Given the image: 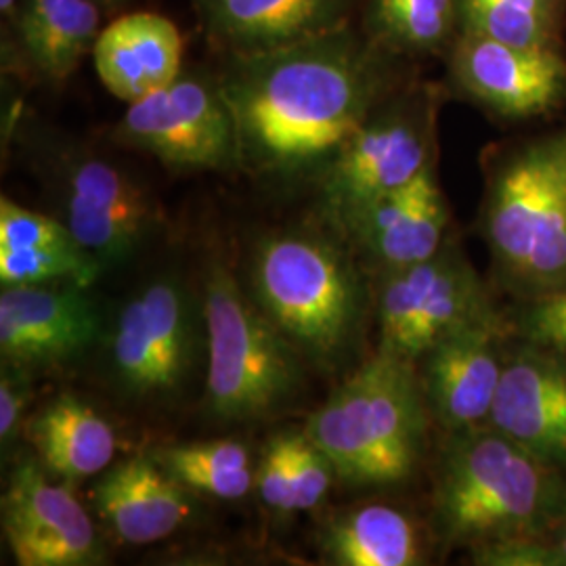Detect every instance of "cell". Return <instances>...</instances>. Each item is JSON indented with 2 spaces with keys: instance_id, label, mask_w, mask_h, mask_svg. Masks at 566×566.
Wrapping results in <instances>:
<instances>
[{
  "instance_id": "6da1fadb",
  "label": "cell",
  "mask_w": 566,
  "mask_h": 566,
  "mask_svg": "<svg viewBox=\"0 0 566 566\" xmlns=\"http://www.w3.org/2000/svg\"><path fill=\"white\" fill-rule=\"evenodd\" d=\"M242 160L296 172L329 160L385 99L382 67L343 28L280 49L243 53L219 84Z\"/></svg>"
},
{
  "instance_id": "7a4b0ae2",
  "label": "cell",
  "mask_w": 566,
  "mask_h": 566,
  "mask_svg": "<svg viewBox=\"0 0 566 566\" xmlns=\"http://www.w3.org/2000/svg\"><path fill=\"white\" fill-rule=\"evenodd\" d=\"M566 516V474L491 426L446 432L432 533L449 547L547 535Z\"/></svg>"
},
{
  "instance_id": "3957f363",
  "label": "cell",
  "mask_w": 566,
  "mask_h": 566,
  "mask_svg": "<svg viewBox=\"0 0 566 566\" xmlns=\"http://www.w3.org/2000/svg\"><path fill=\"white\" fill-rule=\"evenodd\" d=\"M432 422L418 365L378 350L308 418L304 432L340 483L388 489L418 476Z\"/></svg>"
},
{
  "instance_id": "277c9868",
  "label": "cell",
  "mask_w": 566,
  "mask_h": 566,
  "mask_svg": "<svg viewBox=\"0 0 566 566\" xmlns=\"http://www.w3.org/2000/svg\"><path fill=\"white\" fill-rule=\"evenodd\" d=\"M479 224L491 285L512 303L565 285L566 126L493 158Z\"/></svg>"
},
{
  "instance_id": "5b68a950",
  "label": "cell",
  "mask_w": 566,
  "mask_h": 566,
  "mask_svg": "<svg viewBox=\"0 0 566 566\" xmlns=\"http://www.w3.org/2000/svg\"><path fill=\"white\" fill-rule=\"evenodd\" d=\"M252 298L301 355L334 365L357 340L364 290L338 243L317 233H275L256 245Z\"/></svg>"
},
{
  "instance_id": "8992f818",
  "label": "cell",
  "mask_w": 566,
  "mask_h": 566,
  "mask_svg": "<svg viewBox=\"0 0 566 566\" xmlns=\"http://www.w3.org/2000/svg\"><path fill=\"white\" fill-rule=\"evenodd\" d=\"M208 340L206 407L221 422H254L277 413L303 386L301 353L223 263L203 275Z\"/></svg>"
},
{
  "instance_id": "52a82bcc",
  "label": "cell",
  "mask_w": 566,
  "mask_h": 566,
  "mask_svg": "<svg viewBox=\"0 0 566 566\" xmlns=\"http://www.w3.org/2000/svg\"><path fill=\"white\" fill-rule=\"evenodd\" d=\"M493 287L476 273L458 240L422 263L378 275V350L418 364L449 334L502 315Z\"/></svg>"
},
{
  "instance_id": "ba28073f",
  "label": "cell",
  "mask_w": 566,
  "mask_h": 566,
  "mask_svg": "<svg viewBox=\"0 0 566 566\" xmlns=\"http://www.w3.org/2000/svg\"><path fill=\"white\" fill-rule=\"evenodd\" d=\"M198 355V317L181 283L156 280L122 306L109 336V364L128 397L175 399Z\"/></svg>"
},
{
  "instance_id": "9c48e42d",
  "label": "cell",
  "mask_w": 566,
  "mask_h": 566,
  "mask_svg": "<svg viewBox=\"0 0 566 566\" xmlns=\"http://www.w3.org/2000/svg\"><path fill=\"white\" fill-rule=\"evenodd\" d=\"M434 109L430 99L376 109L329 158L325 200L338 223L401 189L432 164Z\"/></svg>"
},
{
  "instance_id": "30bf717a",
  "label": "cell",
  "mask_w": 566,
  "mask_h": 566,
  "mask_svg": "<svg viewBox=\"0 0 566 566\" xmlns=\"http://www.w3.org/2000/svg\"><path fill=\"white\" fill-rule=\"evenodd\" d=\"M118 135L175 168L227 170L242 160L235 118L219 86L179 76L128 103Z\"/></svg>"
},
{
  "instance_id": "8fae6325",
  "label": "cell",
  "mask_w": 566,
  "mask_h": 566,
  "mask_svg": "<svg viewBox=\"0 0 566 566\" xmlns=\"http://www.w3.org/2000/svg\"><path fill=\"white\" fill-rule=\"evenodd\" d=\"M0 514L4 539L18 565L93 566L105 558L88 510L39 460L13 465Z\"/></svg>"
},
{
  "instance_id": "7c38bea8",
  "label": "cell",
  "mask_w": 566,
  "mask_h": 566,
  "mask_svg": "<svg viewBox=\"0 0 566 566\" xmlns=\"http://www.w3.org/2000/svg\"><path fill=\"white\" fill-rule=\"evenodd\" d=\"M451 78L470 102L510 122L544 118L566 105V57L560 49H526L462 32Z\"/></svg>"
},
{
  "instance_id": "4fadbf2b",
  "label": "cell",
  "mask_w": 566,
  "mask_h": 566,
  "mask_svg": "<svg viewBox=\"0 0 566 566\" xmlns=\"http://www.w3.org/2000/svg\"><path fill=\"white\" fill-rule=\"evenodd\" d=\"M63 210V223L103 271L128 261L163 223L160 206L149 191L102 158L70 164Z\"/></svg>"
},
{
  "instance_id": "5bb4252c",
  "label": "cell",
  "mask_w": 566,
  "mask_h": 566,
  "mask_svg": "<svg viewBox=\"0 0 566 566\" xmlns=\"http://www.w3.org/2000/svg\"><path fill=\"white\" fill-rule=\"evenodd\" d=\"M86 290L76 283L2 285V364L30 371L82 357L102 334L99 308Z\"/></svg>"
},
{
  "instance_id": "9a60e30c",
  "label": "cell",
  "mask_w": 566,
  "mask_h": 566,
  "mask_svg": "<svg viewBox=\"0 0 566 566\" xmlns=\"http://www.w3.org/2000/svg\"><path fill=\"white\" fill-rule=\"evenodd\" d=\"M512 329L502 315L468 325L430 346L418 361L426 403L443 432L489 424Z\"/></svg>"
},
{
  "instance_id": "2e32d148",
  "label": "cell",
  "mask_w": 566,
  "mask_h": 566,
  "mask_svg": "<svg viewBox=\"0 0 566 566\" xmlns=\"http://www.w3.org/2000/svg\"><path fill=\"white\" fill-rule=\"evenodd\" d=\"M489 426L566 474V355L512 334Z\"/></svg>"
},
{
  "instance_id": "e0dca14e",
  "label": "cell",
  "mask_w": 566,
  "mask_h": 566,
  "mask_svg": "<svg viewBox=\"0 0 566 566\" xmlns=\"http://www.w3.org/2000/svg\"><path fill=\"white\" fill-rule=\"evenodd\" d=\"M343 229L378 275L437 254L449 240V208L434 164L409 185L369 203Z\"/></svg>"
},
{
  "instance_id": "ac0fdd59",
  "label": "cell",
  "mask_w": 566,
  "mask_h": 566,
  "mask_svg": "<svg viewBox=\"0 0 566 566\" xmlns=\"http://www.w3.org/2000/svg\"><path fill=\"white\" fill-rule=\"evenodd\" d=\"M93 507L109 533L128 546L163 542L193 518V491L151 453L109 465L93 486Z\"/></svg>"
},
{
  "instance_id": "d6986e66",
  "label": "cell",
  "mask_w": 566,
  "mask_h": 566,
  "mask_svg": "<svg viewBox=\"0 0 566 566\" xmlns=\"http://www.w3.org/2000/svg\"><path fill=\"white\" fill-rule=\"evenodd\" d=\"M93 57L99 81L114 97L139 102L181 76V32L160 13H128L99 32Z\"/></svg>"
},
{
  "instance_id": "ffe728a7",
  "label": "cell",
  "mask_w": 566,
  "mask_h": 566,
  "mask_svg": "<svg viewBox=\"0 0 566 566\" xmlns=\"http://www.w3.org/2000/svg\"><path fill=\"white\" fill-rule=\"evenodd\" d=\"M203 20L243 53H261L329 34L348 0H193Z\"/></svg>"
},
{
  "instance_id": "44dd1931",
  "label": "cell",
  "mask_w": 566,
  "mask_h": 566,
  "mask_svg": "<svg viewBox=\"0 0 566 566\" xmlns=\"http://www.w3.org/2000/svg\"><path fill=\"white\" fill-rule=\"evenodd\" d=\"M25 437L42 468L63 483L105 472L118 449L114 426L76 395H60L25 422Z\"/></svg>"
},
{
  "instance_id": "7402d4cb",
  "label": "cell",
  "mask_w": 566,
  "mask_h": 566,
  "mask_svg": "<svg viewBox=\"0 0 566 566\" xmlns=\"http://www.w3.org/2000/svg\"><path fill=\"white\" fill-rule=\"evenodd\" d=\"M324 556L338 566H418L428 560L424 528L405 507L371 502L325 523Z\"/></svg>"
},
{
  "instance_id": "603a6c76",
  "label": "cell",
  "mask_w": 566,
  "mask_h": 566,
  "mask_svg": "<svg viewBox=\"0 0 566 566\" xmlns=\"http://www.w3.org/2000/svg\"><path fill=\"white\" fill-rule=\"evenodd\" d=\"M21 51L49 81L67 78L99 36L95 0H23L18 11Z\"/></svg>"
},
{
  "instance_id": "cb8c5ba5",
  "label": "cell",
  "mask_w": 566,
  "mask_h": 566,
  "mask_svg": "<svg viewBox=\"0 0 566 566\" xmlns=\"http://www.w3.org/2000/svg\"><path fill=\"white\" fill-rule=\"evenodd\" d=\"M151 455L193 493L217 500H242L256 485L248 447L231 439L158 447Z\"/></svg>"
},
{
  "instance_id": "d4e9b609",
  "label": "cell",
  "mask_w": 566,
  "mask_h": 566,
  "mask_svg": "<svg viewBox=\"0 0 566 566\" xmlns=\"http://www.w3.org/2000/svg\"><path fill=\"white\" fill-rule=\"evenodd\" d=\"M460 30L526 49H560L563 13L539 0H458Z\"/></svg>"
},
{
  "instance_id": "484cf974",
  "label": "cell",
  "mask_w": 566,
  "mask_h": 566,
  "mask_svg": "<svg viewBox=\"0 0 566 566\" xmlns=\"http://www.w3.org/2000/svg\"><path fill=\"white\" fill-rule=\"evenodd\" d=\"M371 25L399 51H432L460 28L458 0H374Z\"/></svg>"
},
{
  "instance_id": "4316f807",
  "label": "cell",
  "mask_w": 566,
  "mask_h": 566,
  "mask_svg": "<svg viewBox=\"0 0 566 566\" xmlns=\"http://www.w3.org/2000/svg\"><path fill=\"white\" fill-rule=\"evenodd\" d=\"M102 273V264L91 259L76 240L34 248H0L2 285L76 283L91 287Z\"/></svg>"
},
{
  "instance_id": "83f0119b",
  "label": "cell",
  "mask_w": 566,
  "mask_h": 566,
  "mask_svg": "<svg viewBox=\"0 0 566 566\" xmlns=\"http://www.w3.org/2000/svg\"><path fill=\"white\" fill-rule=\"evenodd\" d=\"M506 315L516 338L566 355V283L542 296L514 301Z\"/></svg>"
},
{
  "instance_id": "f1b7e54d",
  "label": "cell",
  "mask_w": 566,
  "mask_h": 566,
  "mask_svg": "<svg viewBox=\"0 0 566 566\" xmlns=\"http://www.w3.org/2000/svg\"><path fill=\"white\" fill-rule=\"evenodd\" d=\"M292 497L290 512H308L319 506L336 479V470L306 432H292Z\"/></svg>"
},
{
  "instance_id": "f546056e",
  "label": "cell",
  "mask_w": 566,
  "mask_h": 566,
  "mask_svg": "<svg viewBox=\"0 0 566 566\" xmlns=\"http://www.w3.org/2000/svg\"><path fill=\"white\" fill-rule=\"evenodd\" d=\"M292 432L277 434L266 446L256 472V486L264 504L277 512L290 514L292 497Z\"/></svg>"
},
{
  "instance_id": "4dcf8cb0",
  "label": "cell",
  "mask_w": 566,
  "mask_h": 566,
  "mask_svg": "<svg viewBox=\"0 0 566 566\" xmlns=\"http://www.w3.org/2000/svg\"><path fill=\"white\" fill-rule=\"evenodd\" d=\"M32 401L28 371L15 365L2 364L0 376V441L11 446L25 430V411Z\"/></svg>"
},
{
  "instance_id": "1f68e13d",
  "label": "cell",
  "mask_w": 566,
  "mask_h": 566,
  "mask_svg": "<svg viewBox=\"0 0 566 566\" xmlns=\"http://www.w3.org/2000/svg\"><path fill=\"white\" fill-rule=\"evenodd\" d=\"M552 566H566V516L547 533Z\"/></svg>"
},
{
  "instance_id": "d6a6232c",
  "label": "cell",
  "mask_w": 566,
  "mask_h": 566,
  "mask_svg": "<svg viewBox=\"0 0 566 566\" xmlns=\"http://www.w3.org/2000/svg\"><path fill=\"white\" fill-rule=\"evenodd\" d=\"M18 4H20V0H0V11H2V15L13 18V15L20 11Z\"/></svg>"
},
{
  "instance_id": "836d02e7",
  "label": "cell",
  "mask_w": 566,
  "mask_h": 566,
  "mask_svg": "<svg viewBox=\"0 0 566 566\" xmlns=\"http://www.w3.org/2000/svg\"><path fill=\"white\" fill-rule=\"evenodd\" d=\"M539 2L546 4L549 9H554V11H558V13H565L566 0H539Z\"/></svg>"
},
{
  "instance_id": "e575fe53",
  "label": "cell",
  "mask_w": 566,
  "mask_h": 566,
  "mask_svg": "<svg viewBox=\"0 0 566 566\" xmlns=\"http://www.w3.org/2000/svg\"><path fill=\"white\" fill-rule=\"evenodd\" d=\"M95 2H97V4H99V2H112V0H95Z\"/></svg>"
}]
</instances>
